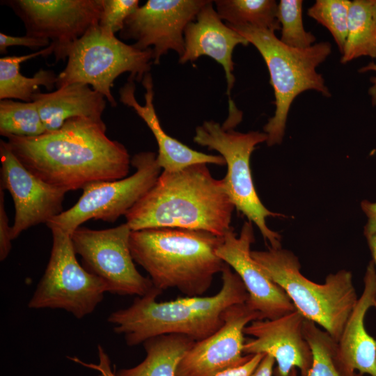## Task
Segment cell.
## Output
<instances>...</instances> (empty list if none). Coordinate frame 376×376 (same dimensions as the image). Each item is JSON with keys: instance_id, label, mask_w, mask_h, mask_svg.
<instances>
[{"instance_id": "6da1fadb", "label": "cell", "mask_w": 376, "mask_h": 376, "mask_svg": "<svg viewBox=\"0 0 376 376\" xmlns=\"http://www.w3.org/2000/svg\"><path fill=\"white\" fill-rule=\"evenodd\" d=\"M104 121L75 117L59 129L33 137L9 136L13 153L33 174L67 191L91 182L125 178L126 148L106 134Z\"/></svg>"}, {"instance_id": "7a4b0ae2", "label": "cell", "mask_w": 376, "mask_h": 376, "mask_svg": "<svg viewBox=\"0 0 376 376\" xmlns=\"http://www.w3.org/2000/svg\"><path fill=\"white\" fill-rule=\"evenodd\" d=\"M234 208L223 179H215L207 164H196L178 171H163L125 217L132 230L172 228L224 237L233 228Z\"/></svg>"}, {"instance_id": "3957f363", "label": "cell", "mask_w": 376, "mask_h": 376, "mask_svg": "<svg viewBox=\"0 0 376 376\" xmlns=\"http://www.w3.org/2000/svg\"><path fill=\"white\" fill-rule=\"evenodd\" d=\"M222 286L210 297H186L157 301L162 291L156 288L137 297L127 308L111 313L108 322L113 331L123 335L129 346L163 334H178L201 340L223 324V314L230 306L246 302L248 292L239 276L227 264L221 272Z\"/></svg>"}, {"instance_id": "277c9868", "label": "cell", "mask_w": 376, "mask_h": 376, "mask_svg": "<svg viewBox=\"0 0 376 376\" xmlns=\"http://www.w3.org/2000/svg\"><path fill=\"white\" fill-rule=\"evenodd\" d=\"M223 241L207 231L157 228L132 230L130 247L155 288L201 297L226 265L216 252Z\"/></svg>"}, {"instance_id": "5b68a950", "label": "cell", "mask_w": 376, "mask_h": 376, "mask_svg": "<svg viewBox=\"0 0 376 376\" xmlns=\"http://www.w3.org/2000/svg\"><path fill=\"white\" fill-rule=\"evenodd\" d=\"M228 26L252 44L266 63L276 109L274 116L264 125L263 132L267 135L268 146L280 144L284 137L291 104L299 94L313 90L326 97H331L324 79L316 69L330 55L331 45L324 41L306 49H295L283 44L275 32L269 29L251 26Z\"/></svg>"}, {"instance_id": "8992f818", "label": "cell", "mask_w": 376, "mask_h": 376, "mask_svg": "<svg viewBox=\"0 0 376 376\" xmlns=\"http://www.w3.org/2000/svg\"><path fill=\"white\" fill-rule=\"evenodd\" d=\"M251 255L305 319L318 324L338 341L359 298L351 272L341 269L331 273L320 284L301 274L299 259L290 250L269 247L251 251Z\"/></svg>"}, {"instance_id": "52a82bcc", "label": "cell", "mask_w": 376, "mask_h": 376, "mask_svg": "<svg viewBox=\"0 0 376 376\" xmlns=\"http://www.w3.org/2000/svg\"><path fill=\"white\" fill-rule=\"evenodd\" d=\"M151 48L141 50L115 35L103 31L99 24L91 28L71 47L67 64L57 75V88L75 84H87L103 95L112 107L117 102L111 93L115 79L125 72L139 82L150 72Z\"/></svg>"}, {"instance_id": "ba28073f", "label": "cell", "mask_w": 376, "mask_h": 376, "mask_svg": "<svg viewBox=\"0 0 376 376\" xmlns=\"http://www.w3.org/2000/svg\"><path fill=\"white\" fill-rule=\"evenodd\" d=\"M234 129L214 120H205L196 127L193 140L224 157L227 173L223 180L235 208L256 225L270 247L280 248L281 235L268 228L266 219L283 215L269 210L263 204L253 185L250 167L252 152L257 145L267 141V135L264 132H240Z\"/></svg>"}, {"instance_id": "9c48e42d", "label": "cell", "mask_w": 376, "mask_h": 376, "mask_svg": "<svg viewBox=\"0 0 376 376\" xmlns=\"http://www.w3.org/2000/svg\"><path fill=\"white\" fill-rule=\"evenodd\" d=\"M49 228L52 235L50 258L28 306L64 309L81 319L94 311L107 287L78 262L71 234L58 227Z\"/></svg>"}, {"instance_id": "30bf717a", "label": "cell", "mask_w": 376, "mask_h": 376, "mask_svg": "<svg viewBox=\"0 0 376 376\" xmlns=\"http://www.w3.org/2000/svg\"><path fill=\"white\" fill-rule=\"evenodd\" d=\"M131 165L136 171L129 177L85 185L78 201L48 221L47 227H58L72 234L90 219L113 223L125 215L153 186L162 170L156 153L150 151L135 154Z\"/></svg>"}, {"instance_id": "8fae6325", "label": "cell", "mask_w": 376, "mask_h": 376, "mask_svg": "<svg viewBox=\"0 0 376 376\" xmlns=\"http://www.w3.org/2000/svg\"><path fill=\"white\" fill-rule=\"evenodd\" d=\"M131 231L126 223L104 230L80 226L71 237L83 267L105 283L107 292L143 297L155 288L136 268L130 247Z\"/></svg>"}, {"instance_id": "7c38bea8", "label": "cell", "mask_w": 376, "mask_h": 376, "mask_svg": "<svg viewBox=\"0 0 376 376\" xmlns=\"http://www.w3.org/2000/svg\"><path fill=\"white\" fill-rule=\"evenodd\" d=\"M26 35L49 40L56 61L66 60L72 45L99 24L102 0H10Z\"/></svg>"}, {"instance_id": "4fadbf2b", "label": "cell", "mask_w": 376, "mask_h": 376, "mask_svg": "<svg viewBox=\"0 0 376 376\" xmlns=\"http://www.w3.org/2000/svg\"><path fill=\"white\" fill-rule=\"evenodd\" d=\"M207 0H148L126 19L119 33L135 47L152 50V63L158 65L169 51L180 57L185 51L184 32Z\"/></svg>"}, {"instance_id": "5bb4252c", "label": "cell", "mask_w": 376, "mask_h": 376, "mask_svg": "<svg viewBox=\"0 0 376 376\" xmlns=\"http://www.w3.org/2000/svg\"><path fill=\"white\" fill-rule=\"evenodd\" d=\"M222 325L208 337L196 341L181 359L175 376H214L241 366L253 354H244V328L262 320L247 303L235 304L223 314Z\"/></svg>"}, {"instance_id": "9a60e30c", "label": "cell", "mask_w": 376, "mask_h": 376, "mask_svg": "<svg viewBox=\"0 0 376 376\" xmlns=\"http://www.w3.org/2000/svg\"><path fill=\"white\" fill-rule=\"evenodd\" d=\"M1 187L12 196L15 219L12 239L24 230L47 224L63 210L66 190L48 184L30 172L13 153L8 141H0Z\"/></svg>"}, {"instance_id": "2e32d148", "label": "cell", "mask_w": 376, "mask_h": 376, "mask_svg": "<svg viewBox=\"0 0 376 376\" xmlns=\"http://www.w3.org/2000/svg\"><path fill=\"white\" fill-rule=\"evenodd\" d=\"M252 224L245 221L239 236L233 228L228 230L216 252L242 280L249 295L246 303L262 320L275 319L296 309L285 291L252 258L251 246L255 241Z\"/></svg>"}, {"instance_id": "e0dca14e", "label": "cell", "mask_w": 376, "mask_h": 376, "mask_svg": "<svg viewBox=\"0 0 376 376\" xmlns=\"http://www.w3.org/2000/svg\"><path fill=\"white\" fill-rule=\"evenodd\" d=\"M304 317L297 310L275 319L256 320L249 323L244 334V354H265L277 363L274 376H288L292 368L308 376L313 363L311 349L304 335Z\"/></svg>"}, {"instance_id": "ac0fdd59", "label": "cell", "mask_w": 376, "mask_h": 376, "mask_svg": "<svg viewBox=\"0 0 376 376\" xmlns=\"http://www.w3.org/2000/svg\"><path fill=\"white\" fill-rule=\"evenodd\" d=\"M363 283V292L336 342L333 360L341 376H376V340L365 327L368 311L376 308V273L372 260Z\"/></svg>"}, {"instance_id": "d6986e66", "label": "cell", "mask_w": 376, "mask_h": 376, "mask_svg": "<svg viewBox=\"0 0 376 376\" xmlns=\"http://www.w3.org/2000/svg\"><path fill=\"white\" fill-rule=\"evenodd\" d=\"M184 40L185 51L179 57V63L192 62L201 56L213 58L223 67L227 84L226 94L228 100L230 99V91L235 81L233 51L238 45H248V41L223 22L213 7V1L209 0L196 19L186 26Z\"/></svg>"}, {"instance_id": "ffe728a7", "label": "cell", "mask_w": 376, "mask_h": 376, "mask_svg": "<svg viewBox=\"0 0 376 376\" xmlns=\"http://www.w3.org/2000/svg\"><path fill=\"white\" fill-rule=\"evenodd\" d=\"M141 83L146 90L143 105L140 104L135 97L136 87L132 79H128L127 82L120 88L119 99L123 104L132 108L151 130L158 146L157 160L163 171H178L196 164L226 165L222 156L194 150L167 134L155 111L153 81L150 72L144 76Z\"/></svg>"}, {"instance_id": "44dd1931", "label": "cell", "mask_w": 376, "mask_h": 376, "mask_svg": "<svg viewBox=\"0 0 376 376\" xmlns=\"http://www.w3.org/2000/svg\"><path fill=\"white\" fill-rule=\"evenodd\" d=\"M36 104L46 132L55 131L65 121L75 117L103 121L106 98L90 86L75 83L49 93L38 92L32 97Z\"/></svg>"}, {"instance_id": "7402d4cb", "label": "cell", "mask_w": 376, "mask_h": 376, "mask_svg": "<svg viewBox=\"0 0 376 376\" xmlns=\"http://www.w3.org/2000/svg\"><path fill=\"white\" fill-rule=\"evenodd\" d=\"M196 341L178 334L157 336L143 344L146 357L137 366L123 368L117 376H175L178 366Z\"/></svg>"}, {"instance_id": "603a6c76", "label": "cell", "mask_w": 376, "mask_h": 376, "mask_svg": "<svg viewBox=\"0 0 376 376\" xmlns=\"http://www.w3.org/2000/svg\"><path fill=\"white\" fill-rule=\"evenodd\" d=\"M54 52L49 47L26 55L8 56L0 58V99H19L32 102L33 95L40 92V86L51 91L56 86L57 75L53 70L40 69L32 77L20 72V64L37 56H47Z\"/></svg>"}, {"instance_id": "cb8c5ba5", "label": "cell", "mask_w": 376, "mask_h": 376, "mask_svg": "<svg viewBox=\"0 0 376 376\" xmlns=\"http://www.w3.org/2000/svg\"><path fill=\"white\" fill-rule=\"evenodd\" d=\"M361 56L376 58V0L352 1L348 36L340 62Z\"/></svg>"}, {"instance_id": "d4e9b609", "label": "cell", "mask_w": 376, "mask_h": 376, "mask_svg": "<svg viewBox=\"0 0 376 376\" xmlns=\"http://www.w3.org/2000/svg\"><path fill=\"white\" fill-rule=\"evenodd\" d=\"M215 10L230 26H251L275 32L281 29L274 0H216Z\"/></svg>"}, {"instance_id": "484cf974", "label": "cell", "mask_w": 376, "mask_h": 376, "mask_svg": "<svg viewBox=\"0 0 376 376\" xmlns=\"http://www.w3.org/2000/svg\"><path fill=\"white\" fill-rule=\"evenodd\" d=\"M45 132V125L34 102H16L10 99L1 100V136L33 137Z\"/></svg>"}, {"instance_id": "4316f807", "label": "cell", "mask_w": 376, "mask_h": 376, "mask_svg": "<svg viewBox=\"0 0 376 376\" xmlns=\"http://www.w3.org/2000/svg\"><path fill=\"white\" fill-rule=\"evenodd\" d=\"M304 335L313 354L308 376H341L333 360L336 341L331 336L306 319L304 323ZM288 376H297V369L292 368Z\"/></svg>"}, {"instance_id": "83f0119b", "label": "cell", "mask_w": 376, "mask_h": 376, "mask_svg": "<svg viewBox=\"0 0 376 376\" xmlns=\"http://www.w3.org/2000/svg\"><path fill=\"white\" fill-rule=\"evenodd\" d=\"M351 3L349 0H317L307 11L309 17L331 33L341 54L348 36Z\"/></svg>"}, {"instance_id": "f1b7e54d", "label": "cell", "mask_w": 376, "mask_h": 376, "mask_svg": "<svg viewBox=\"0 0 376 376\" xmlns=\"http://www.w3.org/2000/svg\"><path fill=\"white\" fill-rule=\"evenodd\" d=\"M301 0H281L278 3L276 17L281 26L280 40L295 49H306L315 44L316 38L306 31L302 20Z\"/></svg>"}, {"instance_id": "f546056e", "label": "cell", "mask_w": 376, "mask_h": 376, "mask_svg": "<svg viewBox=\"0 0 376 376\" xmlns=\"http://www.w3.org/2000/svg\"><path fill=\"white\" fill-rule=\"evenodd\" d=\"M99 26L106 33L115 35L124 27L127 17L139 7L138 0H102Z\"/></svg>"}, {"instance_id": "4dcf8cb0", "label": "cell", "mask_w": 376, "mask_h": 376, "mask_svg": "<svg viewBox=\"0 0 376 376\" xmlns=\"http://www.w3.org/2000/svg\"><path fill=\"white\" fill-rule=\"evenodd\" d=\"M51 42L49 40L35 38L27 35L15 36L0 33V52L6 54L8 47L12 46H24L32 49L40 50L49 47Z\"/></svg>"}, {"instance_id": "1f68e13d", "label": "cell", "mask_w": 376, "mask_h": 376, "mask_svg": "<svg viewBox=\"0 0 376 376\" xmlns=\"http://www.w3.org/2000/svg\"><path fill=\"white\" fill-rule=\"evenodd\" d=\"M3 189L0 186V260H4L12 248V227L5 209Z\"/></svg>"}, {"instance_id": "d6a6232c", "label": "cell", "mask_w": 376, "mask_h": 376, "mask_svg": "<svg viewBox=\"0 0 376 376\" xmlns=\"http://www.w3.org/2000/svg\"><path fill=\"white\" fill-rule=\"evenodd\" d=\"M98 363H86L77 357H68L75 363L80 364L86 368L94 370L98 373L97 376H117L116 373L113 371L111 366L109 357L100 345L97 346Z\"/></svg>"}, {"instance_id": "836d02e7", "label": "cell", "mask_w": 376, "mask_h": 376, "mask_svg": "<svg viewBox=\"0 0 376 376\" xmlns=\"http://www.w3.org/2000/svg\"><path fill=\"white\" fill-rule=\"evenodd\" d=\"M265 354H255L244 364L221 371L214 376H251Z\"/></svg>"}, {"instance_id": "e575fe53", "label": "cell", "mask_w": 376, "mask_h": 376, "mask_svg": "<svg viewBox=\"0 0 376 376\" xmlns=\"http://www.w3.org/2000/svg\"><path fill=\"white\" fill-rule=\"evenodd\" d=\"M361 207L367 218L364 227V235L367 238L376 233V202L364 200L361 202Z\"/></svg>"}, {"instance_id": "d590c367", "label": "cell", "mask_w": 376, "mask_h": 376, "mask_svg": "<svg viewBox=\"0 0 376 376\" xmlns=\"http://www.w3.org/2000/svg\"><path fill=\"white\" fill-rule=\"evenodd\" d=\"M275 359L269 354L264 357L251 376H273Z\"/></svg>"}, {"instance_id": "8d00e7d4", "label": "cell", "mask_w": 376, "mask_h": 376, "mask_svg": "<svg viewBox=\"0 0 376 376\" xmlns=\"http://www.w3.org/2000/svg\"><path fill=\"white\" fill-rule=\"evenodd\" d=\"M368 71L376 72V63L370 62L359 70V72H366ZM370 82L373 84L368 89V95L370 96L372 105L376 106V77H372L370 79Z\"/></svg>"}, {"instance_id": "74e56055", "label": "cell", "mask_w": 376, "mask_h": 376, "mask_svg": "<svg viewBox=\"0 0 376 376\" xmlns=\"http://www.w3.org/2000/svg\"><path fill=\"white\" fill-rule=\"evenodd\" d=\"M368 244L372 254L373 263L375 266V273H376V233L372 235L371 236L366 238ZM375 301H376V294H375Z\"/></svg>"}]
</instances>
